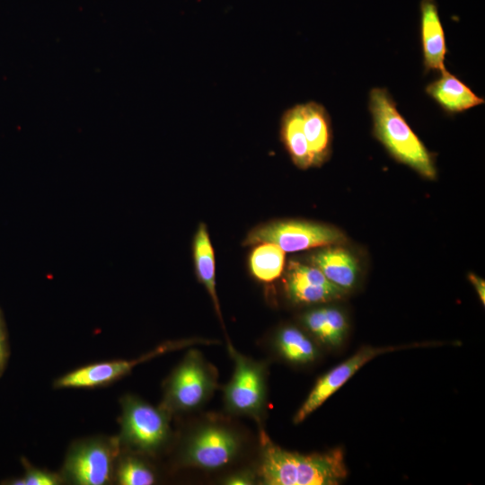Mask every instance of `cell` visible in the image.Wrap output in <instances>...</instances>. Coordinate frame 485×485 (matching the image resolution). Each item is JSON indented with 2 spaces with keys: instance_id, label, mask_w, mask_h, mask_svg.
<instances>
[{
  "instance_id": "cell-1",
  "label": "cell",
  "mask_w": 485,
  "mask_h": 485,
  "mask_svg": "<svg viewBox=\"0 0 485 485\" xmlns=\"http://www.w3.org/2000/svg\"><path fill=\"white\" fill-rule=\"evenodd\" d=\"M260 454L257 468L260 483L265 485H337L348 471L340 448L303 454L275 445L260 431Z\"/></svg>"
},
{
  "instance_id": "cell-2",
  "label": "cell",
  "mask_w": 485,
  "mask_h": 485,
  "mask_svg": "<svg viewBox=\"0 0 485 485\" xmlns=\"http://www.w3.org/2000/svg\"><path fill=\"white\" fill-rule=\"evenodd\" d=\"M368 109L373 120V135L390 155L422 177L435 179L436 170L433 155L401 115L388 90L371 89Z\"/></svg>"
},
{
  "instance_id": "cell-3",
  "label": "cell",
  "mask_w": 485,
  "mask_h": 485,
  "mask_svg": "<svg viewBox=\"0 0 485 485\" xmlns=\"http://www.w3.org/2000/svg\"><path fill=\"white\" fill-rule=\"evenodd\" d=\"M217 385V372L196 349L190 350L164 384L161 407L167 412H190L201 407Z\"/></svg>"
},
{
  "instance_id": "cell-4",
  "label": "cell",
  "mask_w": 485,
  "mask_h": 485,
  "mask_svg": "<svg viewBox=\"0 0 485 485\" xmlns=\"http://www.w3.org/2000/svg\"><path fill=\"white\" fill-rule=\"evenodd\" d=\"M242 445V437L233 426L209 419L197 425L187 435L179 460L185 467L216 470L233 462Z\"/></svg>"
},
{
  "instance_id": "cell-5",
  "label": "cell",
  "mask_w": 485,
  "mask_h": 485,
  "mask_svg": "<svg viewBox=\"0 0 485 485\" xmlns=\"http://www.w3.org/2000/svg\"><path fill=\"white\" fill-rule=\"evenodd\" d=\"M120 402V445L145 454L160 452L171 436V414L133 395L124 396Z\"/></svg>"
},
{
  "instance_id": "cell-6",
  "label": "cell",
  "mask_w": 485,
  "mask_h": 485,
  "mask_svg": "<svg viewBox=\"0 0 485 485\" xmlns=\"http://www.w3.org/2000/svg\"><path fill=\"white\" fill-rule=\"evenodd\" d=\"M227 348L234 368L224 387L225 408L231 414L248 416L260 422L266 410V365L242 355L231 343Z\"/></svg>"
},
{
  "instance_id": "cell-7",
  "label": "cell",
  "mask_w": 485,
  "mask_h": 485,
  "mask_svg": "<svg viewBox=\"0 0 485 485\" xmlns=\"http://www.w3.org/2000/svg\"><path fill=\"white\" fill-rule=\"evenodd\" d=\"M119 438L95 437L76 442L66 455L63 479L77 485H103L115 474Z\"/></svg>"
},
{
  "instance_id": "cell-8",
  "label": "cell",
  "mask_w": 485,
  "mask_h": 485,
  "mask_svg": "<svg viewBox=\"0 0 485 485\" xmlns=\"http://www.w3.org/2000/svg\"><path fill=\"white\" fill-rule=\"evenodd\" d=\"M345 241L344 234L334 226L304 220H283L254 228L244 244L271 242L285 252H293L339 245Z\"/></svg>"
},
{
  "instance_id": "cell-9",
  "label": "cell",
  "mask_w": 485,
  "mask_h": 485,
  "mask_svg": "<svg viewBox=\"0 0 485 485\" xmlns=\"http://www.w3.org/2000/svg\"><path fill=\"white\" fill-rule=\"evenodd\" d=\"M433 343H414L392 347H362L356 354L346 361L336 366L320 377L308 397L294 417V423L304 421L311 413L322 405L328 398L337 392L354 374L374 357L396 350L432 346Z\"/></svg>"
},
{
  "instance_id": "cell-10",
  "label": "cell",
  "mask_w": 485,
  "mask_h": 485,
  "mask_svg": "<svg viewBox=\"0 0 485 485\" xmlns=\"http://www.w3.org/2000/svg\"><path fill=\"white\" fill-rule=\"evenodd\" d=\"M198 340L168 341L147 354L132 360H112L88 365L69 372L57 380L56 388H94L109 384L128 375L137 365L165 352L199 343Z\"/></svg>"
},
{
  "instance_id": "cell-11",
  "label": "cell",
  "mask_w": 485,
  "mask_h": 485,
  "mask_svg": "<svg viewBox=\"0 0 485 485\" xmlns=\"http://www.w3.org/2000/svg\"><path fill=\"white\" fill-rule=\"evenodd\" d=\"M285 289L295 304H319L340 299L345 291L336 287L313 265L290 261L286 273Z\"/></svg>"
},
{
  "instance_id": "cell-12",
  "label": "cell",
  "mask_w": 485,
  "mask_h": 485,
  "mask_svg": "<svg viewBox=\"0 0 485 485\" xmlns=\"http://www.w3.org/2000/svg\"><path fill=\"white\" fill-rule=\"evenodd\" d=\"M420 39L425 73L445 70V57L447 53L445 31L435 0H421Z\"/></svg>"
},
{
  "instance_id": "cell-13",
  "label": "cell",
  "mask_w": 485,
  "mask_h": 485,
  "mask_svg": "<svg viewBox=\"0 0 485 485\" xmlns=\"http://www.w3.org/2000/svg\"><path fill=\"white\" fill-rule=\"evenodd\" d=\"M302 129L306 138L313 167L321 166L331 152V120L326 108L316 101L300 103Z\"/></svg>"
},
{
  "instance_id": "cell-14",
  "label": "cell",
  "mask_w": 485,
  "mask_h": 485,
  "mask_svg": "<svg viewBox=\"0 0 485 485\" xmlns=\"http://www.w3.org/2000/svg\"><path fill=\"white\" fill-rule=\"evenodd\" d=\"M425 92L449 115L464 112L485 102L482 97L475 94L446 69L440 73L439 78L426 86Z\"/></svg>"
},
{
  "instance_id": "cell-15",
  "label": "cell",
  "mask_w": 485,
  "mask_h": 485,
  "mask_svg": "<svg viewBox=\"0 0 485 485\" xmlns=\"http://www.w3.org/2000/svg\"><path fill=\"white\" fill-rule=\"evenodd\" d=\"M310 260L313 266L343 291H349L355 287L359 271L358 262L347 249L339 245L321 247Z\"/></svg>"
},
{
  "instance_id": "cell-16",
  "label": "cell",
  "mask_w": 485,
  "mask_h": 485,
  "mask_svg": "<svg viewBox=\"0 0 485 485\" xmlns=\"http://www.w3.org/2000/svg\"><path fill=\"white\" fill-rule=\"evenodd\" d=\"M302 322L319 342L329 348L340 346L348 330L344 313L331 306L307 311L302 316Z\"/></svg>"
},
{
  "instance_id": "cell-17",
  "label": "cell",
  "mask_w": 485,
  "mask_h": 485,
  "mask_svg": "<svg viewBox=\"0 0 485 485\" xmlns=\"http://www.w3.org/2000/svg\"><path fill=\"white\" fill-rule=\"evenodd\" d=\"M279 134L293 163L302 170L313 167L308 144L302 129L300 103L283 112Z\"/></svg>"
},
{
  "instance_id": "cell-18",
  "label": "cell",
  "mask_w": 485,
  "mask_h": 485,
  "mask_svg": "<svg viewBox=\"0 0 485 485\" xmlns=\"http://www.w3.org/2000/svg\"><path fill=\"white\" fill-rule=\"evenodd\" d=\"M193 258L198 280L208 292L215 310L222 322L221 310L216 290L215 254L207 226L201 223L193 240Z\"/></svg>"
},
{
  "instance_id": "cell-19",
  "label": "cell",
  "mask_w": 485,
  "mask_h": 485,
  "mask_svg": "<svg viewBox=\"0 0 485 485\" xmlns=\"http://www.w3.org/2000/svg\"><path fill=\"white\" fill-rule=\"evenodd\" d=\"M274 347L283 359L296 365L312 363L319 355L318 348L312 339L294 326L283 327L277 332Z\"/></svg>"
},
{
  "instance_id": "cell-20",
  "label": "cell",
  "mask_w": 485,
  "mask_h": 485,
  "mask_svg": "<svg viewBox=\"0 0 485 485\" xmlns=\"http://www.w3.org/2000/svg\"><path fill=\"white\" fill-rule=\"evenodd\" d=\"M251 274L263 282H272L278 278L285 267V251L271 242H262L253 249L250 255Z\"/></svg>"
},
{
  "instance_id": "cell-21",
  "label": "cell",
  "mask_w": 485,
  "mask_h": 485,
  "mask_svg": "<svg viewBox=\"0 0 485 485\" xmlns=\"http://www.w3.org/2000/svg\"><path fill=\"white\" fill-rule=\"evenodd\" d=\"M114 476L121 485H150L156 480L153 468L146 461L131 454L118 458Z\"/></svg>"
},
{
  "instance_id": "cell-22",
  "label": "cell",
  "mask_w": 485,
  "mask_h": 485,
  "mask_svg": "<svg viewBox=\"0 0 485 485\" xmlns=\"http://www.w3.org/2000/svg\"><path fill=\"white\" fill-rule=\"evenodd\" d=\"M25 472L21 478L11 480L12 485H57L62 482L63 478L57 473L47 470L32 467L23 461Z\"/></svg>"
},
{
  "instance_id": "cell-23",
  "label": "cell",
  "mask_w": 485,
  "mask_h": 485,
  "mask_svg": "<svg viewBox=\"0 0 485 485\" xmlns=\"http://www.w3.org/2000/svg\"><path fill=\"white\" fill-rule=\"evenodd\" d=\"M256 474L249 470L236 472L225 477L223 483L228 485H249L256 481Z\"/></svg>"
},
{
  "instance_id": "cell-24",
  "label": "cell",
  "mask_w": 485,
  "mask_h": 485,
  "mask_svg": "<svg viewBox=\"0 0 485 485\" xmlns=\"http://www.w3.org/2000/svg\"><path fill=\"white\" fill-rule=\"evenodd\" d=\"M8 358V344L4 321L0 310V375H2Z\"/></svg>"
},
{
  "instance_id": "cell-25",
  "label": "cell",
  "mask_w": 485,
  "mask_h": 485,
  "mask_svg": "<svg viewBox=\"0 0 485 485\" xmlns=\"http://www.w3.org/2000/svg\"><path fill=\"white\" fill-rule=\"evenodd\" d=\"M469 279L472 282V284L473 285V287H475L481 301L484 304H485V282H484V280L482 278H481L480 277L474 275V274H470L469 275Z\"/></svg>"
}]
</instances>
